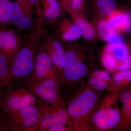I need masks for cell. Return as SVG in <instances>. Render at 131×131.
I'll list each match as a JSON object with an SVG mask.
<instances>
[{"instance_id":"3","label":"cell","mask_w":131,"mask_h":131,"mask_svg":"<svg viewBox=\"0 0 131 131\" xmlns=\"http://www.w3.org/2000/svg\"><path fill=\"white\" fill-rule=\"evenodd\" d=\"M8 84L0 95V105L6 113L19 110L28 106L37 105L41 101L30 90L22 84Z\"/></svg>"},{"instance_id":"2","label":"cell","mask_w":131,"mask_h":131,"mask_svg":"<svg viewBox=\"0 0 131 131\" xmlns=\"http://www.w3.org/2000/svg\"><path fill=\"white\" fill-rule=\"evenodd\" d=\"M41 17L39 15L37 26L22 43L11 63L5 77L8 84L20 82L32 74L38 46L42 36Z\"/></svg>"},{"instance_id":"36","label":"cell","mask_w":131,"mask_h":131,"mask_svg":"<svg viewBox=\"0 0 131 131\" xmlns=\"http://www.w3.org/2000/svg\"><path fill=\"white\" fill-rule=\"evenodd\" d=\"M16 2L28 3L34 5L37 1L38 0H15Z\"/></svg>"},{"instance_id":"28","label":"cell","mask_w":131,"mask_h":131,"mask_svg":"<svg viewBox=\"0 0 131 131\" xmlns=\"http://www.w3.org/2000/svg\"><path fill=\"white\" fill-rule=\"evenodd\" d=\"M87 6V0H73L70 9L83 13Z\"/></svg>"},{"instance_id":"32","label":"cell","mask_w":131,"mask_h":131,"mask_svg":"<svg viewBox=\"0 0 131 131\" xmlns=\"http://www.w3.org/2000/svg\"><path fill=\"white\" fill-rule=\"evenodd\" d=\"M131 70V50L130 49V54L126 60L120 66L119 70L124 71Z\"/></svg>"},{"instance_id":"31","label":"cell","mask_w":131,"mask_h":131,"mask_svg":"<svg viewBox=\"0 0 131 131\" xmlns=\"http://www.w3.org/2000/svg\"><path fill=\"white\" fill-rule=\"evenodd\" d=\"M125 21L124 25V31L127 33H131V11L125 13Z\"/></svg>"},{"instance_id":"19","label":"cell","mask_w":131,"mask_h":131,"mask_svg":"<svg viewBox=\"0 0 131 131\" xmlns=\"http://www.w3.org/2000/svg\"><path fill=\"white\" fill-rule=\"evenodd\" d=\"M88 56L81 50L70 47L64 52L62 62L63 68H64L77 60H88Z\"/></svg>"},{"instance_id":"23","label":"cell","mask_w":131,"mask_h":131,"mask_svg":"<svg viewBox=\"0 0 131 131\" xmlns=\"http://www.w3.org/2000/svg\"><path fill=\"white\" fill-rule=\"evenodd\" d=\"M87 85L98 92H101L107 89L108 84L105 82L92 76H89Z\"/></svg>"},{"instance_id":"17","label":"cell","mask_w":131,"mask_h":131,"mask_svg":"<svg viewBox=\"0 0 131 131\" xmlns=\"http://www.w3.org/2000/svg\"><path fill=\"white\" fill-rule=\"evenodd\" d=\"M93 5L101 19L105 20L117 10L115 0H93Z\"/></svg>"},{"instance_id":"11","label":"cell","mask_w":131,"mask_h":131,"mask_svg":"<svg viewBox=\"0 0 131 131\" xmlns=\"http://www.w3.org/2000/svg\"><path fill=\"white\" fill-rule=\"evenodd\" d=\"M118 92V100L122 105L120 110V120L116 130L131 131V85Z\"/></svg>"},{"instance_id":"13","label":"cell","mask_w":131,"mask_h":131,"mask_svg":"<svg viewBox=\"0 0 131 131\" xmlns=\"http://www.w3.org/2000/svg\"><path fill=\"white\" fill-rule=\"evenodd\" d=\"M73 21L77 25L81 33L82 36L88 42L93 41L96 38L97 31L93 24L88 21L83 14L70 9L69 12Z\"/></svg>"},{"instance_id":"14","label":"cell","mask_w":131,"mask_h":131,"mask_svg":"<svg viewBox=\"0 0 131 131\" xmlns=\"http://www.w3.org/2000/svg\"><path fill=\"white\" fill-rule=\"evenodd\" d=\"M57 34L62 40L67 42L76 41L82 36L77 25L74 21L67 18H64L59 22Z\"/></svg>"},{"instance_id":"22","label":"cell","mask_w":131,"mask_h":131,"mask_svg":"<svg viewBox=\"0 0 131 131\" xmlns=\"http://www.w3.org/2000/svg\"><path fill=\"white\" fill-rule=\"evenodd\" d=\"M130 52V49L129 46L122 42H120L113 55L119 64L120 66L128 57Z\"/></svg>"},{"instance_id":"35","label":"cell","mask_w":131,"mask_h":131,"mask_svg":"<svg viewBox=\"0 0 131 131\" xmlns=\"http://www.w3.org/2000/svg\"><path fill=\"white\" fill-rule=\"evenodd\" d=\"M8 84V83L6 80H0V95L3 90L4 89Z\"/></svg>"},{"instance_id":"24","label":"cell","mask_w":131,"mask_h":131,"mask_svg":"<svg viewBox=\"0 0 131 131\" xmlns=\"http://www.w3.org/2000/svg\"><path fill=\"white\" fill-rule=\"evenodd\" d=\"M31 18L22 14L12 19L11 21L12 24L22 29H27L31 25Z\"/></svg>"},{"instance_id":"20","label":"cell","mask_w":131,"mask_h":131,"mask_svg":"<svg viewBox=\"0 0 131 131\" xmlns=\"http://www.w3.org/2000/svg\"><path fill=\"white\" fill-rule=\"evenodd\" d=\"M105 20L108 24L118 32L124 31L125 21V13L116 10Z\"/></svg>"},{"instance_id":"30","label":"cell","mask_w":131,"mask_h":131,"mask_svg":"<svg viewBox=\"0 0 131 131\" xmlns=\"http://www.w3.org/2000/svg\"><path fill=\"white\" fill-rule=\"evenodd\" d=\"M60 8H61V13H64L69 12L73 0H59Z\"/></svg>"},{"instance_id":"12","label":"cell","mask_w":131,"mask_h":131,"mask_svg":"<svg viewBox=\"0 0 131 131\" xmlns=\"http://www.w3.org/2000/svg\"><path fill=\"white\" fill-rule=\"evenodd\" d=\"M43 49L50 58L54 69L61 73L63 70L62 62L64 49L61 42L51 35L45 38Z\"/></svg>"},{"instance_id":"8","label":"cell","mask_w":131,"mask_h":131,"mask_svg":"<svg viewBox=\"0 0 131 131\" xmlns=\"http://www.w3.org/2000/svg\"><path fill=\"white\" fill-rule=\"evenodd\" d=\"M20 36L12 31H0V54L9 66L22 45Z\"/></svg>"},{"instance_id":"7","label":"cell","mask_w":131,"mask_h":131,"mask_svg":"<svg viewBox=\"0 0 131 131\" xmlns=\"http://www.w3.org/2000/svg\"><path fill=\"white\" fill-rule=\"evenodd\" d=\"M37 106L39 118L35 131H46L51 127L68 125L69 118L64 106L50 105L42 102Z\"/></svg>"},{"instance_id":"6","label":"cell","mask_w":131,"mask_h":131,"mask_svg":"<svg viewBox=\"0 0 131 131\" xmlns=\"http://www.w3.org/2000/svg\"><path fill=\"white\" fill-rule=\"evenodd\" d=\"M5 113L6 119L4 131H35L39 118L37 105Z\"/></svg>"},{"instance_id":"9","label":"cell","mask_w":131,"mask_h":131,"mask_svg":"<svg viewBox=\"0 0 131 131\" xmlns=\"http://www.w3.org/2000/svg\"><path fill=\"white\" fill-rule=\"evenodd\" d=\"M88 60H77L63 68L61 73V81L66 85L73 86L79 83L89 73Z\"/></svg>"},{"instance_id":"18","label":"cell","mask_w":131,"mask_h":131,"mask_svg":"<svg viewBox=\"0 0 131 131\" xmlns=\"http://www.w3.org/2000/svg\"><path fill=\"white\" fill-rule=\"evenodd\" d=\"M43 13L46 18L56 19L61 15V8L58 0H41Z\"/></svg>"},{"instance_id":"21","label":"cell","mask_w":131,"mask_h":131,"mask_svg":"<svg viewBox=\"0 0 131 131\" xmlns=\"http://www.w3.org/2000/svg\"><path fill=\"white\" fill-rule=\"evenodd\" d=\"M101 62L106 70L110 73L115 74L118 72L119 64L113 54H108L103 51L102 54Z\"/></svg>"},{"instance_id":"29","label":"cell","mask_w":131,"mask_h":131,"mask_svg":"<svg viewBox=\"0 0 131 131\" xmlns=\"http://www.w3.org/2000/svg\"><path fill=\"white\" fill-rule=\"evenodd\" d=\"M8 70V65L7 61L4 57L0 54V80H6L5 77Z\"/></svg>"},{"instance_id":"15","label":"cell","mask_w":131,"mask_h":131,"mask_svg":"<svg viewBox=\"0 0 131 131\" xmlns=\"http://www.w3.org/2000/svg\"><path fill=\"white\" fill-rule=\"evenodd\" d=\"M131 85V70L119 71L114 74L108 84L109 93L119 91Z\"/></svg>"},{"instance_id":"33","label":"cell","mask_w":131,"mask_h":131,"mask_svg":"<svg viewBox=\"0 0 131 131\" xmlns=\"http://www.w3.org/2000/svg\"><path fill=\"white\" fill-rule=\"evenodd\" d=\"M72 128L68 125L57 126L49 127L46 131H71Z\"/></svg>"},{"instance_id":"27","label":"cell","mask_w":131,"mask_h":131,"mask_svg":"<svg viewBox=\"0 0 131 131\" xmlns=\"http://www.w3.org/2000/svg\"><path fill=\"white\" fill-rule=\"evenodd\" d=\"M89 75L95 77L105 82L108 84L111 81V73L106 70H96L89 73Z\"/></svg>"},{"instance_id":"1","label":"cell","mask_w":131,"mask_h":131,"mask_svg":"<svg viewBox=\"0 0 131 131\" xmlns=\"http://www.w3.org/2000/svg\"><path fill=\"white\" fill-rule=\"evenodd\" d=\"M101 95L88 85L82 86L68 103V125L74 131H94L92 119L101 103Z\"/></svg>"},{"instance_id":"5","label":"cell","mask_w":131,"mask_h":131,"mask_svg":"<svg viewBox=\"0 0 131 131\" xmlns=\"http://www.w3.org/2000/svg\"><path fill=\"white\" fill-rule=\"evenodd\" d=\"M61 81V78L40 80L30 76L21 83L47 104L64 106L60 94Z\"/></svg>"},{"instance_id":"4","label":"cell","mask_w":131,"mask_h":131,"mask_svg":"<svg viewBox=\"0 0 131 131\" xmlns=\"http://www.w3.org/2000/svg\"><path fill=\"white\" fill-rule=\"evenodd\" d=\"M118 100V91L110 92L105 96L92 118L94 131H110L117 126L121 119Z\"/></svg>"},{"instance_id":"25","label":"cell","mask_w":131,"mask_h":131,"mask_svg":"<svg viewBox=\"0 0 131 131\" xmlns=\"http://www.w3.org/2000/svg\"><path fill=\"white\" fill-rule=\"evenodd\" d=\"M9 0H0V25H5L9 21L8 18V9Z\"/></svg>"},{"instance_id":"34","label":"cell","mask_w":131,"mask_h":131,"mask_svg":"<svg viewBox=\"0 0 131 131\" xmlns=\"http://www.w3.org/2000/svg\"><path fill=\"white\" fill-rule=\"evenodd\" d=\"M6 119V113L0 105V131H4Z\"/></svg>"},{"instance_id":"10","label":"cell","mask_w":131,"mask_h":131,"mask_svg":"<svg viewBox=\"0 0 131 131\" xmlns=\"http://www.w3.org/2000/svg\"><path fill=\"white\" fill-rule=\"evenodd\" d=\"M30 76L40 80L60 78L53 67L50 58L45 51L37 52L33 72Z\"/></svg>"},{"instance_id":"16","label":"cell","mask_w":131,"mask_h":131,"mask_svg":"<svg viewBox=\"0 0 131 131\" xmlns=\"http://www.w3.org/2000/svg\"><path fill=\"white\" fill-rule=\"evenodd\" d=\"M96 31L101 38L107 42H123L118 32L103 19H99L96 25Z\"/></svg>"},{"instance_id":"26","label":"cell","mask_w":131,"mask_h":131,"mask_svg":"<svg viewBox=\"0 0 131 131\" xmlns=\"http://www.w3.org/2000/svg\"><path fill=\"white\" fill-rule=\"evenodd\" d=\"M22 14H24L23 9L18 3L16 2L10 3L8 9V18L9 21Z\"/></svg>"}]
</instances>
